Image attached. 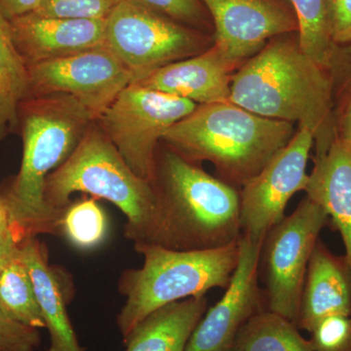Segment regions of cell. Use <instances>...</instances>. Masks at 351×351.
<instances>
[{"label":"cell","mask_w":351,"mask_h":351,"mask_svg":"<svg viewBox=\"0 0 351 351\" xmlns=\"http://www.w3.org/2000/svg\"><path fill=\"white\" fill-rule=\"evenodd\" d=\"M94 121L86 108L68 96L27 99L21 104L22 163L2 199L8 225L21 242L60 233L64 211L46 203V179L73 154Z\"/></svg>","instance_id":"2"},{"label":"cell","mask_w":351,"mask_h":351,"mask_svg":"<svg viewBox=\"0 0 351 351\" xmlns=\"http://www.w3.org/2000/svg\"><path fill=\"white\" fill-rule=\"evenodd\" d=\"M313 145L311 131L299 126L289 144L239 189L241 237L262 245L269 230L282 221L289 201L306 189Z\"/></svg>","instance_id":"11"},{"label":"cell","mask_w":351,"mask_h":351,"mask_svg":"<svg viewBox=\"0 0 351 351\" xmlns=\"http://www.w3.org/2000/svg\"><path fill=\"white\" fill-rule=\"evenodd\" d=\"M44 0H0V13L11 21L36 12Z\"/></svg>","instance_id":"32"},{"label":"cell","mask_w":351,"mask_h":351,"mask_svg":"<svg viewBox=\"0 0 351 351\" xmlns=\"http://www.w3.org/2000/svg\"><path fill=\"white\" fill-rule=\"evenodd\" d=\"M29 73L14 43L10 22L0 13V140L19 126V108L27 99Z\"/></svg>","instance_id":"20"},{"label":"cell","mask_w":351,"mask_h":351,"mask_svg":"<svg viewBox=\"0 0 351 351\" xmlns=\"http://www.w3.org/2000/svg\"><path fill=\"white\" fill-rule=\"evenodd\" d=\"M173 20L198 29L214 34L211 15L201 0H142Z\"/></svg>","instance_id":"26"},{"label":"cell","mask_w":351,"mask_h":351,"mask_svg":"<svg viewBox=\"0 0 351 351\" xmlns=\"http://www.w3.org/2000/svg\"><path fill=\"white\" fill-rule=\"evenodd\" d=\"M351 315V267L320 239L309 260L295 325L311 332L325 318Z\"/></svg>","instance_id":"16"},{"label":"cell","mask_w":351,"mask_h":351,"mask_svg":"<svg viewBox=\"0 0 351 351\" xmlns=\"http://www.w3.org/2000/svg\"><path fill=\"white\" fill-rule=\"evenodd\" d=\"M261 246L244 237L240 239L239 263L232 281L223 298L203 315L186 351H232L245 323L267 309L258 281Z\"/></svg>","instance_id":"13"},{"label":"cell","mask_w":351,"mask_h":351,"mask_svg":"<svg viewBox=\"0 0 351 351\" xmlns=\"http://www.w3.org/2000/svg\"><path fill=\"white\" fill-rule=\"evenodd\" d=\"M314 351H351V315H336L320 321L311 332Z\"/></svg>","instance_id":"27"},{"label":"cell","mask_w":351,"mask_h":351,"mask_svg":"<svg viewBox=\"0 0 351 351\" xmlns=\"http://www.w3.org/2000/svg\"><path fill=\"white\" fill-rule=\"evenodd\" d=\"M313 161L304 193L325 210L330 226L341 234L351 267V144L337 137Z\"/></svg>","instance_id":"17"},{"label":"cell","mask_w":351,"mask_h":351,"mask_svg":"<svg viewBox=\"0 0 351 351\" xmlns=\"http://www.w3.org/2000/svg\"><path fill=\"white\" fill-rule=\"evenodd\" d=\"M329 225L325 210L306 196L269 230L261 246L258 277L265 285L267 309L295 324L311 254Z\"/></svg>","instance_id":"8"},{"label":"cell","mask_w":351,"mask_h":351,"mask_svg":"<svg viewBox=\"0 0 351 351\" xmlns=\"http://www.w3.org/2000/svg\"><path fill=\"white\" fill-rule=\"evenodd\" d=\"M121 0H44L36 11L45 17L107 20Z\"/></svg>","instance_id":"25"},{"label":"cell","mask_w":351,"mask_h":351,"mask_svg":"<svg viewBox=\"0 0 351 351\" xmlns=\"http://www.w3.org/2000/svg\"><path fill=\"white\" fill-rule=\"evenodd\" d=\"M327 69L332 78L337 108L351 93V43L332 44Z\"/></svg>","instance_id":"29"},{"label":"cell","mask_w":351,"mask_h":351,"mask_svg":"<svg viewBox=\"0 0 351 351\" xmlns=\"http://www.w3.org/2000/svg\"><path fill=\"white\" fill-rule=\"evenodd\" d=\"M207 309L204 295L172 302L152 311L124 339V351H186Z\"/></svg>","instance_id":"19"},{"label":"cell","mask_w":351,"mask_h":351,"mask_svg":"<svg viewBox=\"0 0 351 351\" xmlns=\"http://www.w3.org/2000/svg\"><path fill=\"white\" fill-rule=\"evenodd\" d=\"M75 193L103 198L126 216L124 235L134 245L154 244L159 205L154 184L138 177L96 122H92L73 154L53 171L44 186L52 209L63 212Z\"/></svg>","instance_id":"5"},{"label":"cell","mask_w":351,"mask_h":351,"mask_svg":"<svg viewBox=\"0 0 351 351\" xmlns=\"http://www.w3.org/2000/svg\"><path fill=\"white\" fill-rule=\"evenodd\" d=\"M7 225H8V218H7L5 207L2 200H0V228Z\"/></svg>","instance_id":"34"},{"label":"cell","mask_w":351,"mask_h":351,"mask_svg":"<svg viewBox=\"0 0 351 351\" xmlns=\"http://www.w3.org/2000/svg\"><path fill=\"white\" fill-rule=\"evenodd\" d=\"M197 104L131 83L95 122L138 177L152 182L159 144Z\"/></svg>","instance_id":"9"},{"label":"cell","mask_w":351,"mask_h":351,"mask_svg":"<svg viewBox=\"0 0 351 351\" xmlns=\"http://www.w3.org/2000/svg\"><path fill=\"white\" fill-rule=\"evenodd\" d=\"M294 123L261 117L232 101L199 105L162 142L193 162L209 161L218 178L241 189L294 137Z\"/></svg>","instance_id":"4"},{"label":"cell","mask_w":351,"mask_h":351,"mask_svg":"<svg viewBox=\"0 0 351 351\" xmlns=\"http://www.w3.org/2000/svg\"><path fill=\"white\" fill-rule=\"evenodd\" d=\"M38 330L12 319L0 309V351H36L41 343Z\"/></svg>","instance_id":"28"},{"label":"cell","mask_w":351,"mask_h":351,"mask_svg":"<svg viewBox=\"0 0 351 351\" xmlns=\"http://www.w3.org/2000/svg\"><path fill=\"white\" fill-rule=\"evenodd\" d=\"M325 6L332 43H351V0H325Z\"/></svg>","instance_id":"30"},{"label":"cell","mask_w":351,"mask_h":351,"mask_svg":"<svg viewBox=\"0 0 351 351\" xmlns=\"http://www.w3.org/2000/svg\"><path fill=\"white\" fill-rule=\"evenodd\" d=\"M21 243L9 225L0 228V271L17 257Z\"/></svg>","instance_id":"31"},{"label":"cell","mask_w":351,"mask_h":351,"mask_svg":"<svg viewBox=\"0 0 351 351\" xmlns=\"http://www.w3.org/2000/svg\"><path fill=\"white\" fill-rule=\"evenodd\" d=\"M230 101L267 119L308 128L315 156L337 138L336 103L329 71L302 51L299 32L270 39L232 76Z\"/></svg>","instance_id":"1"},{"label":"cell","mask_w":351,"mask_h":351,"mask_svg":"<svg viewBox=\"0 0 351 351\" xmlns=\"http://www.w3.org/2000/svg\"><path fill=\"white\" fill-rule=\"evenodd\" d=\"M27 99L68 96L96 120L134 77L119 58L106 47L27 66ZM25 99V100H27Z\"/></svg>","instance_id":"10"},{"label":"cell","mask_w":351,"mask_h":351,"mask_svg":"<svg viewBox=\"0 0 351 351\" xmlns=\"http://www.w3.org/2000/svg\"><path fill=\"white\" fill-rule=\"evenodd\" d=\"M214 24V44L243 64L281 34L299 32L288 0H201Z\"/></svg>","instance_id":"12"},{"label":"cell","mask_w":351,"mask_h":351,"mask_svg":"<svg viewBox=\"0 0 351 351\" xmlns=\"http://www.w3.org/2000/svg\"><path fill=\"white\" fill-rule=\"evenodd\" d=\"M0 309L27 326L45 328L31 276L19 254L0 271Z\"/></svg>","instance_id":"22"},{"label":"cell","mask_w":351,"mask_h":351,"mask_svg":"<svg viewBox=\"0 0 351 351\" xmlns=\"http://www.w3.org/2000/svg\"><path fill=\"white\" fill-rule=\"evenodd\" d=\"M240 66L213 44L200 54L167 64L134 83L198 106L223 103L230 101L232 76Z\"/></svg>","instance_id":"15"},{"label":"cell","mask_w":351,"mask_h":351,"mask_svg":"<svg viewBox=\"0 0 351 351\" xmlns=\"http://www.w3.org/2000/svg\"><path fill=\"white\" fill-rule=\"evenodd\" d=\"M288 1L299 20V39L302 51L327 69L332 43L328 31L325 0Z\"/></svg>","instance_id":"24"},{"label":"cell","mask_w":351,"mask_h":351,"mask_svg":"<svg viewBox=\"0 0 351 351\" xmlns=\"http://www.w3.org/2000/svg\"><path fill=\"white\" fill-rule=\"evenodd\" d=\"M152 184L159 205L154 244L200 251L241 239L239 189L208 174L198 163L170 147H158Z\"/></svg>","instance_id":"3"},{"label":"cell","mask_w":351,"mask_h":351,"mask_svg":"<svg viewBox=\"0 0 351 351\" xmlns=\"http://www.w3.org/2000/svg\"><path fill=\"white\" fill-rule=\"evenodd\" d=\"M107 232V217L94 199L71 203L64 210L60 223V233L82 250L99 246Z\"/></svg>","instance_id":"23"},{"label":"cell","mask_w":351,"mask_h":351,"mask_svg":"<svg viewBox=\"0 0 351 351\" xmlns=\"http://www.w3.org/2000/svg\"><path fill=\"white\" fill-rule=\"evenodd\" d=\"M19 256L31 276L36 301L50 335L49 351H84L66 313L63 292L36 237L25 239Z\"/></svg>","instance_id":"18"},{"label":"cell","mask_w":351,"mask_h":351,"mask_svg":"<svg viewBox=\"0 0 351 351\" xmlns=\"http://www.w3.org/2000/svg\"><path fill=\"white\" fill-rule=\"evenodd\" d=\"M232 351H314L294 322L265 309L239 330Z\"/></svg>","instance_id":"21"},{"label":"cell","mask_w":351,"mask_h":351,"mask_svg":"<svg viewBox=\"0 0 351 351\" xmlns=\"http://www.w3.org/2000/svg\"><path fill=\"white\" fill-rule=\"evenodd\" d=\"M337 137L351 143V93L336 108Z\"/></svg>","instance_id":"33"},{"label":"cell","mask_w":351,"mask_h":351,"mask_svg":"<svg viewBox=\"0 0 351 351\" xmlns=\"http://www.w3.org/2000/svg\"><path fill=\"white\" fill-rule=\"evenodd\" d=\"M27 66L105 46L106 20L64 19L27 14L9 21Z\"/></svg>","instance_id":"14"},{"label":"cell","mask_w":351,"mask_h":351,"mask_svg":"<svg viewBox=\"0 0 351 351\" xmlns=\"http://www.w3.org/2000/svg\"><path fill=\"white\" fill-rule=\"evenodd\" d=\"M213 44V34L181 24L142 0H121L106 20L105 46L130 71L134 82Z\"/></svg>","instance_id":"7"},{"label":"cell","mask_w":351,"mask_h":351,"mask_svg":"<svg viewBox=\"0 0 351 351\" xmlns=\"http://www.w3.org/2000/svg\"><path fill=\"white\" fill-rule=\"evenodd\" d=\"M350 144H351V143H350Z\"/></svg>","instance_id":"35"},{"label":"cell","mask_w":351,"mask_h":351,"mask_svg":"<svg viewBox=\"0 0 351 351\" xmlns=\"http://www.w3.org/2000/svg\"><path fill=\"white\" fill-rule=\"evenodd\" d=\"M134 246L144 263L140 269L125 270L119 279L125 304L117 325L123 341L141 321L166 304L204 297L216 288L226 290L239 263L240 240L200 251L170 250L149 243Z\"/></svg>","instance_id":"6"}]
</instances>
